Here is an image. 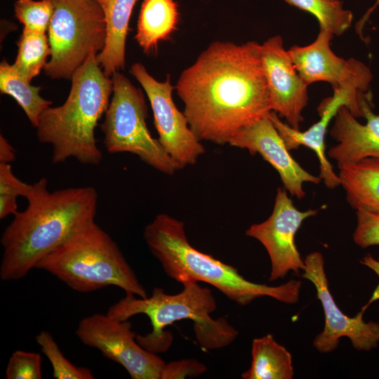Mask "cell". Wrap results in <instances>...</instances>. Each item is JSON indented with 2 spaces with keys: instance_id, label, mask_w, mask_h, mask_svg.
Wrapping results in <instances>:
<instances>
[{
  "instance_id": "cell-1",
  "label": "cell",
  "mask_w": 379,
  "mask_h": 379,
  "mask_svg": "<svg viewBox=\"0 0 379 379\" xmlns=\"http://www.w3.org/2000/svg\"><path fill=\"white\" fill-rule=\"evenodd\" d=\"M175 89L194 133L218 145L272 112L261 44L253 41L211 43L182 72Z\"/></svg>"
},
{
  "instance_id": "cell-2",
  "label": "cell",
  "mask_w": 379,
  "mask_h": 379,
  "mask_svg": "<svg viewBox=\"0 0 379 379\" xmlns=\"http://www.w3.org/2000/svg\"><path fill=\"white\" fill-rule=\"evenodd\" d=\"M26 199L27 208L13 215L1 237L2 281L25 277L71 235L95 221L98 194L91 186L51 192L48 180L41 178Z\"/></svg>"
},
{
  "instance_id": "cell-3",
  "label": "cell",
  "mask_w": 379,
  "mask_h": 379,
  "mask_svg": "<svg viewBox=\"0 0 379 379\" xmlns=\"http://www.w3.org/2000/svg\"><path fill=\"white\" fill-rule=\"evenodd\" d=\"M143 237L164 271L176 281L207 283L241 305L262 297L287 304L299 300L300 281L291 279L272 286L246 279L237 268L192 246L187 238L184 222L166 213L157 215L145 226Z\"/></svg>"
},
{
  "instance_id": "cell-4",
  "label": "cell",
  "mask_w": 379,
  "mask_h": 379,
  "mask_svg": "<svg viewBox=\"0 0 379 379\" xmlns=\"http://www.w3.org/2000/svg\"><path fill=\"white\" fill-rule=\"evenodd\" d=\"M96 55L91 53L73 74L65 102L49 107L39 117L36 137L41 143L51 145L53 164L71 158L85 165H98L102 161L95 129L108 108L113 83Z\"/></svg>"
},
{
  "instance_id": "cell-5",
  "label": "cell",
  "mask_w": 379,
  "mask_h": 379,
  "mask_svg": "<svg viewBox=\"0 0 379 379\" xmlns=\"http://www.w3.org/2000/svg\"><path fill=\"white\" fill-rule=\"evenodd\" d=\"M181 284L182 290L174 295L167 294L159 287L153 289L149 298L126 295L106 314L119 321L128 320L136 314L147 315L152 332L138 335L136 340L142 347L155 354L166 352L172 344V335L164 328L184 319L193 321L196 338L203 348L215 350L230 345L237 337L238 331L225 318L215 319L211 317L217 306L211 291L194 281Z\"/></svg>"
},
{
  "instance_id": "cell-6",
  "label": "cell",
  "mask_w": 379,
  "mask_h": 379,
  "mask_svg": "<svg viewBox=\"0 0 379 379\" xmlns=\"http://www.w3.org/2000/svg\"><path fill=\"white\" fill-rule=\"evenodd\" d=\"M36 269L46 271L79 293L113 286L123 289L126 295L147 297L116 242L95 221L71 235Z\"/></svg>"
},
{
  "instance_id": "cell-7",
  "label": "cell",
  "mask_w": 379,
  "mask_h": 379,
  "mask_svg": "<svg viewBox=\"0 0 379 379\" xmlns=\"http://www.w3.org/2000/svg\"><path fill=\"white\" fill-rule=\"evenodd\" d=\"M111 78L112 96L100 126L107 151L111 154H135L166 175H173L181 169L147 128V107L142 90L119 72Z\"/></svg>"
},
{
  "instance_id": "cell-8",
  "label": "cell",
  "mask_w": 379,
  "mask_h": 379,
  "mask_svg": "<svg viewBox=\"0 0 379 379\" xmlns=\"http://www.w3.org/2000/svg\"><path fill=\"white\" fill-rule=\"evenodd\" d=\"M48 28L51 58L44 70L52 79H70L91 53L105 44L106 25L98 0H52Z\"/></svg>"
},
{
  "instance_id": "cell-9",
  "label": "cell",
  "mask_w": 379,
  "mask_h": 379,
  "mask_svg": "<svg viewBox=\"0 0 379 379\" xmlns=\"http://www.w3.org/2000/svg\"><path fill=\"white\" fill-rule=\"evenodd\" d=\"M334 35L319 29L316 39L304 46H293L288 51L301 77L309 86L318 81L329 83L333 92L344 94L350 102V112L363 117L359 96L368 92L373 74L370 68L355 58L336 55L330 43Z\"/></svg>"
},
{
  "instance_id": "cell-10",
  "label": "cell",
  "mask_w": 379,
  "mask_h": 379,
  "mask_svg": "<svg viewBox=\"0 0 379 379\" xmlns=\"http://www.w3.org/2000/svg\"><path fill=\"white\" fill-rule=\"evenodd\" d=\"M131 327L128 320L93 314L79 321L75 333L83 344L122 366L131 378L161 379L166 362L138 343Z\"/></svg>"
},
{
  "instance_id": "cell-11",
  "label": "cell",
  "mask_w": 379,
  "mask_h": 379,
  "mask_svg": "<svg viewBox=\"0 0 379 379\" xmlns=\"http://www.w3.org/2000/svg\"><path fill=\"white\" fill-rule=\"evenodd\" d=\"M130 73L142 87L153 113L158 140L166 152L181 168L194 165L205 152L201 141L189 126L184 112L176 107L170 76L159 81L140 62L133 64Z\"/></svg>"
},
{
  "instance_id": "cell-12",
  "label": "cell",
  "mask_w": 379,
  "mask_h": 379,
  "mask_svg": "<svg viewBox=\"0 0 379 379\" xmlns=\"http://www.w3.org/2000/svg\"><path fill=\"white\" fill-rule=\"evenodd\" d=\"M304 262L301 277L314 286L325 317L323 331L313 340L314 348L321 353L331 352L338 347L342 337L350 338L353 347L357 350L370 351L376 348L379 344V323L364 320L366 307L354 317L340 310L329 289L322 254L317 251L310 253Z\"/></svg>"
},
{
  "instance_id": "cell-13",
  "label": "cell",
  "mask_w": 379,
  "mask_h": 379,
  "mask_svg": "<svg viewBox=\"0 0 379 379\" xmlns=\"http://www.w3.org/2000/svg\"><path fill=\"white\" fill-rule=\"evenodd\" d=\"M317 213V210H298L286 190L278 188L272 214L246 231V235L261 243L269 255L270 281L284 278L290 271L299 273L304 270L305 262L295 244V236L303 221Z\"/></svg>"
},
{
  "instance_id": "cell-14",
  "label": "cell",
  "mask_w": 379,
  "mask_h": 379,
  "mask_svg": "<svg viewBox=\"0 0 379 379\" xmlns=\"http://www.w3.org/2000/svg\"><path fill=\"white\" fill-rule=\"evenodd\" d=\"M261 59L271 110L300 130L302 112L308 101V85L298 73L281 36L261 44Z\"/></svg>"
},
{
  "instance_id": "cell-15",
  "label": "cell",
  "mask_w": 379,
  "mask_h": 379,
  "mask_svg": "<svg viewBox=\"0 0 379 379\" xmlns=\"http://www.w3.org/2000/svg\"><path fill=\"white\" fill-rule=\"evenodd\" d=\"M270 113L239 130L229 145L247 149L252 155L260 154L278 172L286 190L302 199L305 195L304 182L318 184L321 180L305 171L292 157Z\"/></svg>"
},
{
  "instance_id": "cell-16",
  "label": "cell",
  "mask_w": 379,
  "mask_h": 379,
  "mask_svg": "<svg viewBox=\"0 0 379 379\" xmlns=\"http://www.w3.org/2000/svg\"><path fill=\"white\" fill-rule=\"evenodd\" d=\"M371 98L370 92L359 96L365 124L359 123L345 106L333 118L329 133L338 144L329 149L328 156L336 161L339 168L365 158H379V114L373 111Z\"/></svg>"
},
{
  "instance_id": "cell-17",
  "label": "cell",
  "mask_w": 379,
  "mask_h": 379,
  "mask_svg": "<svg viewBox=\"0 0 379 379\" xmlns=\"http://www.w3.org/2000/svg\"><path fill=\"white\" fill-rule=\"evenodd\" d=\"M342 106L350 109V102L348 98L343 93L333 92L332 96L324 99L319 105L317 111L319 120L305 131L294 129L284 123L274 112L272 111L269 114L288 150H293L303 145L314 152L319 161V177L329 189L339 186L340 180L326 156L325 136L331 121Z\"/></svg>"
},
{
  "instance_id": "cell-18",
  "label": "cell",
  "mask_w": 379,
  "mask_h": 379,
  "mask_svg": "<svg viewBox=\"0 0 379 379\" xmlns=\"http://www.w3.org/2000/svg\"><path fill=\"white\" fill-rule=\"evenodd\" d=\"M137 0H98L105 16L106 39L96 59L109 77L124 69L130 18Z\"/></svg>"
},
{
  "instance_id": "cell-19",
  "label": "cell",
  "mask_w": 379,
  "mask_h": 379,
  "mask_svg": "<svg viewBox=\"0 0 379 379\" xmlns=\"http://www.w3.org/2000/svg\"><path fill=\"white\" fill-rule=\"evenodd\" d=\"M339 169L349 204L357 211L379 213V158H365Z\"/></svg>"
},
{
  "instance_id": "cell-20",
  "label": "cell",
  "mask_w": 379,
  "mask_h": 379,
  "mask_svg": "<svg viewBox=\"0 0 379 379\" xmlns=\"http://www.w3.org/2000/svg\"><path fill=\"white\" fill-rule=\"evenodd\" d=\"M178 21V6L173 0H144L135 39L142 50L149 53L157 48L160 41L173 34Z\"/></svg>"
},
{
  "instance_id": "cell-21",
  "label": "cell",
  "mask_w": 379,
  "mask_h": 379,
  "mask_svg": "<svg viewBox=\"0 0 379 379\" xmlns=\"http://www.w3.org/2000/svg\"><path fill=\"white\" fill-rule=\"evenodd\" d=\"M252 361L243 373L244 379H292L294 371L292 356L270 334L252 342Z\"/></svg>"
},
{
  "instance_id": "cell-22",
  "label": "cell",
  "mask_w": 379,
  "mask_h": 379,
  "mask_svg": "<svg viewBox=\"0 0 379 379\" xmlns=\"http://www.w3.org/2000/svg\"><path fill=\"white\" fill-rule=\"evenodd\" d=\"M41 88L34 86L4 60L0 64V91L11 96L22 109L33 126L36 128L41 113L52 102L39 95Z\"/></svg>"
},
{
  "instance_id": "cell-23",
  "label": "cell",
  "mask_w": 379,
  "mask_h": 379,
  "mask_svg": "<svg viewBox=\"0 0 379 379\" xmlns=\"http://www.w3.org/2000/svg\"><path fill=\"white\" fill-rule=\"evenodd\" d=\"M18 54L12 65L15 70L31 82L44 69L51 50L45 32L24 29L17 42Z\"/></svg>"
},
{
  "instance_id": "cell-24",
  "label": "cell",
  "mask_w": 379,
  "mask_h": 379,
  "mask_svg": "<svg viewBox=\"0 0 379 379\" xmlns=\"http://www.w3.org/2000/svg\"><path fill=\"white\" fill-rule=\"evenodd\" d=\"M287 4L314 15L319 29L340 36L352 26L353 13L340 0H284Z\"/></svg>"
},
{
  "instance_id": "cell-25",
  "label": "cell",
  "mask_w": 379,
  "mask_h": 379,
  "mask_svg": "<svg viewBox=\"0 0 379 379\" xmlns=\"http://www.w3.org/2000/svg\"><path fill=\"white\" fill-rule=\"evenodd\" d=\"M41 352L49 360L53 368V377L57 379H93L91 371L71 363L62 352L53 335L41 331L35 337Z\"/></svg>"
},
{
  "instance_id": "cell-26",
  "label": "cell",
  "mask_w": 379,
  "mask_h": 379,
  "mask_svg": "<svg viewBox=\"0 0 379 379\" xmlns=\"http://www.w3.org/2000/svg\"><path fill=\"white\" fill-rule=\"evenodd\" d=\"M13 8L24 29L45 33L48 30L54 11L52 0H16Z\"/></svg>"
},
{
  "instance_id": "cell-27",
  "label": "cell",
  "mask_w": 379,
  "mask_h": 379,
  "mask_svg": "<svg viewBox=\"0 0 379 379\" xmlns=\"http://www.w3.org/2000/svg\"><path fill=\"white\" fill-rule=\"evenodd\" d=\"M32 188L18 178L11 164L0 163V218L15 215L18 212L17 197L26 198Z\"/></svg>"
},
{
  "instance_id": "cell-28",
  "label": "cell",
  "mask_w": 379,
  "mask_h": 379,
  "mask_svg": "<svg viewBox=\"0 0 379 379\" xmlns=\"http://www.w3.org/2000/svg\"><path fill=\"white\" fill-rule=\"evenodd\" d=\"M7 379H41V356L39 353L17 350L10 357L6 368Z\"/></svg>"
},
{
  "instance_id": "cell-29",
  "label": "cell",
  "mask_w": 379,
  "mask_h": 379,
  "mask_svg": "<svg viewBox=\"0 0 379 379\" xmlns=\"http://www.w3.org/2000/svg\"><path fill=\"white\" fill-rule=\"evenodd\" d=\"M354 243L362 248L379 245V213L358 210Z\"/></svg>"
},
{
  "instance_id": "cell-30",
  "label": "cell",
  "mask_w": 379,
  "mask_h": 379,
  "mask_svg": "<svg viewBox=\"0 0 379 379\" xmlns=\"http://www.w3.org/2000/svg\"><path fill=\"white\" fill-rule=\"evenodd\" d=\"M206 371V366L195 359H182L166 363L161 379L185 378L198 376Z\"/></svg>"
},
{
  "instance_id": "cell-31",
  "label": "cell",
  "mask_w": 379,
  "mask_h": 379,
  "mask_svg": "<svg viewBox=\"0 0 379 379\" xmlns=\"http://www.w3.org/2000/svg\"><path fill=\"white\" fill-rule=\"evenodd\" d=\"M16 152L12 145L0 135V163L11 164L15 160Z\"/></svg>"
},
{
  "instance_id": "cell-32",
  "label": "cell",
  "mask_w": 379,
  "mask_h": 379,
  "mask_svg": "<svg viewBox=\"0 0 379 379\" xmlns=\"http://www.w3.org/2000/svg\"><path fill=\"white\" fill-rule=\"evenodd\" d=\"M379 5V0H377L374 5L371 6L363 15L360 21L357 24V29L358 32H361L365 22L369 18L371 14L375 10Z\"/></svg>"
}]
</instances>
